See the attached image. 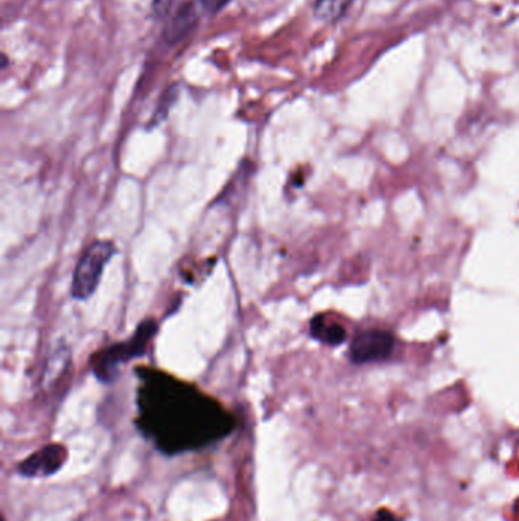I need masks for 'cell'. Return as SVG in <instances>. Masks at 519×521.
Wrapping results in <instances>:
<instances>
[{
  "mask_svg": "<svg viewBox=\"0 0 519 521\" xmlns=\"http://www.w3.org/2000/svg\"><path fill=\"white\" fill-rule=\"evenodd\" d=\"M370 521H402L395 512L390 509H378Z\"/></svg>",
  "mask_w": 519,
  "mask_h": 521,
  "instance_id": "9",
  "label": "cell"
},
{
  "mask_svg": "<svg viewBox=\"0 0 519 521\" xmlns=\"http://www.w3.org/2000/svg\"><path fill=\"white\" fill-rule=\"evenodd\" d=\"M160 19L165 20L162 31L163 40L168 45H176L191 34L192 29L197 25L198 16L192 2H182V4L176 5V0H174Z\"/></svg>",
  "mask_w": 519,
  "mask_h": 521,
  "instance_id": "5",
  "label": "cell"
},
{
  "mask_svg": "<svg viewBox=\"0 0 519 521\" xmlns=\"http://www.w3.org/2000/svg\"><path fill=\"white\" fill-rule=\"evenodd\" d=\"M354 0H316L314 5V13L320 20L325 22H334L340 19L348 8L351 7Z\"/></svg>",
  "mask_w": 519,
  "mask_h": 521,
  "instance_id": "8",
  "label": "cell"
},
{
  "mask_svg": "<svg viewBox=\"0 0 519 521\" xmlns=\"http://www.w3.org/2000/svg\"><path fill=\"white\" fill-rule=\"evenodd\" d=\"M395 349V337L386 330L361 331L351 343V358L355 363L383 362Z\"/></svg>",
  "mask_w": 519,
  "mask_h": 521,
  "instance_id": "4",
  "label": "cell"
},
{
  "mask_svg": "<svg viewBox=\"0 0 519 521\" xmlns=\"http://www.w3.org/2000/svg\"><path fill=\"white\" fill-rule=\"evenodd\" d=\"M115 243L109 240H96L84 250L75 267L72 279V298L77 301H86L95 293L101 282L107 264L116 255Z\"/></svg>",
  "mask_w": 519,
  "mask_h": 521,
  "instance_id": "3",
  "label": "cell"
},
{
  "mask_svg": "<svg viewBox=\"0 0 519 521\" xmlns=\"http://www.w3.org/2000/svg\"><path fill=\"white\" fill-rule=\"evenodd\" d=\"M137 375V426L165 453L198 450L235 427L232 415L192 384L151 368Z\"/></svg>",
  "mask_w": 519,
  "mask_h": 521,
  "instance_id": "1",
  "label": "cell"
},
{
  "mask_svg": "<svg viewBox=\"0 0 519 521\" xmlns=\"http://www.w3.org/2000/svg\"><path fill=\"white\" fill-rule=\"evenodd\" d=\"M156 331L157 323L154 320H144L130 339L116 343L93 357V374L104 383H112L118 377L121 366L145 354Z\"/></svg>",
  "mask_w": 519,
  "mask_h": 521,
  "instance_id": "2",
  "label": "cell"
},
{
  "mask_svg": "<svg viewBox=\"0 0 519 521\" xmlns=\"http://www.w3.org/2000/svg\"><path fill=\"white\" fill-rule=\"evenodd\" d=\"M200 2L207 11L217 13L221 8L226 7V5L229 4L230 0H200Z\"/></svg>",
  "mask_w": 519,
  "mask_h": 521,
  "instance_id": "10",
  "label": "cell"
},
{
  "mask_svg": "<svg viewBox=\"0 0 519 521\" xmlns=\"http://www.w3.org/2000/svg\"><path fill=\"white\" fill-rule=\"evenodd\" d=\"M66 456V448L63 445H48L20 464V474L26 477L51 476L63 467Z\"/></svg>",
  "mask_w": 519,
  "mask_h": 521,
  "instance_id": "6",
  "label": "cell"
},
{
  "mask_svg": "<svg viewBox=\"0 0 519 521\" xmlns=\"http://www.w3.org/2000/svg\"><path fill=\"white\" fill-rule=\"evenodd\" d=\"M311 336L325 345L337 346L346 340L348 331L344 328L343 323L335 320L329 314H319L311 320Z\"/></svg>",
  "mask_w": 519,
  "mask_h": 521,
  "instance_id": "7",
  "label": "cell"
}]
</instances>
